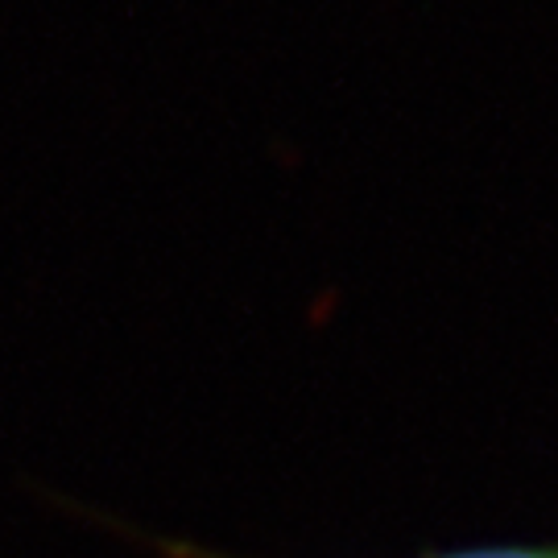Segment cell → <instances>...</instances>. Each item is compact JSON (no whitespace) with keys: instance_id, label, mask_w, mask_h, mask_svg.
<instances>
[{"instance_id":"6da1fadb","label":"cell","mask_w":558,"mask_h":558,"mask_svg":"<svg viewBox=\"0 0 558 558\" xmlns=\"http://www.w3.org/2000/svg\"><path fill=\"white\" fill-rule=\"evenodd\" d=\"M161 558H240L223 550H207L195 542H158ZM422 558H558V542H484V546H456V550H435Z\"/></svg>"}]
</instances>
